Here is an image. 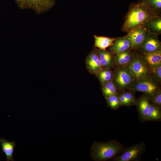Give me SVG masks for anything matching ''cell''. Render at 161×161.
<instances>
[{"label": "cell", "mask_w": 161, "mask_h": 161, "mask_svg": "<svg viewBox=\"0 0 161 161\" xmlns=\"http://www.w3.org/2000/svg\"><path fill=\"white\" fill-rule=\"evenodd\" d=\"M129 67L134 80L137 81L149 77L150 69L141 55H134Z\"/></svg>", "instance_id": "3"}, {"label": "cell", "mask_w": 161, "mask_h": 161, "mask_svg": "<svg viewBox=\"0 0 161 161\" xmlns=\"http://www.w3.org/2000/svg\"><path fill=\"white\" fill-rule=\"evenodd\" d=\"M95 49L103 68H110L112 67L115 61L114 54L110 50L98 49Z\"/></svg>", "instance_id": "13"}, {"label": "cell", "mask_w": 161, "mask_h": 161, "mask_svg": "<svg viewBox=\"0 0 161 161\" xmlns=\"http://www.w3.org/2000/svg\"><path fill=\"white\" fill-rule=\"evenodd\" d=\"M148 33L146 29L142 26L129 31L126 36L131 42L132 48H138L145 41Z\"/></svg>", "instance_id": "8"}, {"label": "cell", "mask_w": 161, "mask_h": 161, "mask_svg": "<svg viewBox=\"0 0 161 161\" xmlns=\"http://www.w3.org/2000/svg\"><path fill=\"white\" fill-rule=\"evenodd\" d=\"M122 94L125 98L128 105L135 103V100L134 95L131 93L123 92Z\"/></svg>", "instance_id": "25"}, {"label": "cell", "mask_w": 161, "mask_h": 161, "mask_svg": "<svg viewBox=\"0 0 161 161\" xmlns=\"http://www.w3.org/2000/svg\"><path fill=\"white\" fill-rule=\"evenodd\" d=\"M132 49V44L126 36L118 37L110 46V51L114 54H117Z\"/></svg>", "instance_id": "11"}, {"label": "cell", "mask_w": 161, "mask_h": 161, "mask_svg": "<svg viewBox=\"0 0 161 161\" xmlns=\"http://www.w3.org/2000/svg\"><path fill=\"white\" fill-rule=\"evenodd\" d=\"M109 106L111 109H117L121 105L117 95L105 98Z\"/></svg>", "instance_id": "23"}, {"label": "cell", "mask_w": 161, "mask_h": 161, "mask_svg": "<svg viewBox=\"0 0 161 161\" xmlns=\"http://www.w3.org/2000/svg\"><path fill=\"white\" fill-rule=\"evenodd\" d=\"M158 35L148 32L141 45L138 48L143 52H150L161 49V44Z\"/></svg>", "instance_id": "9"}, {"label": "cell", "mask_w": 161, "mask_h": 161, "mask_svg": "<svg viewBox=\"0 0 161 161\" xmlns=\"http://www.w3.org/2000/svg\"><path fill=\"white\" fill-rule=\"evenodd\" d=\"M0 145L2 149V153L4 152L6 157L7 161H14L13 155L15 147L16 146V143L13 141L9 142L4 138L0 139Z\"/></svg>", "instance_id": "15"}, {"label": "cell", "mask_w": 161, "mask_h": 161, "mask_svg": "<svg viewBox=\"0 0 161 161\" xmlns=\"http://www.w3.org/2000/svg\"><path fill=\"white\" fill-rule=\"evenodd\" d=\"M94 37L95 39V47L103 50H106L107 47H110L114 41L117 38H110L95 35H94Z\"/></svg>", "instance_id": "18"}, {"label": "cell", "mask_w": 161, "mask_h": 161, "mask_svg": "<svg viewBox=\"0 0 161 161\" xmlns=\"http://www.w3.org/2000/svg\"><path fill=\"white\" fill-rule=\"evenodd\" d=\"M146 148L144 142L137 144L127 148L120 154L114 158L113 161H137L140 160Z\"/></svg>", "instance_id": "4"}, {"label": "cell", "mask_w": 161, "mask_h": 161, "mask_svg": "<svg viewBox=\"0 0 161 161\" xmlns=\"http://www.w3.org/2000/svg\"><path fill=\"white\" fill-rule=\"evenodd\" d=\"M141 0H140V1Z\"/></svg>", "instance_id": "28"}, {"label": "cell", "mask_w": 161, "mask_h": 161, "mask_svg": "<svg viewBox=\"0 0 161 161\" xmlns=\"http://www.w3.org/2000/svg\"><path fill=\"white\" fill-rule=\"evenodd\" d=\"M102 84V90L105 98L117 95L116 87L113 81H111Z\"/></svg>", "instance_id": "20"}, {"label": "cell", "mask_w": 161, "mask_h": 161, "mask_svg": "<svg viewBox=\"0 0 161 161\" xmlns=\"http://www.w3.org/2000/svg\"><path fill=\"white\" fill-rule=\"evenodd\" d=\"M137 103L139 116L143 121L148 113L151 103L147 96H142Z\"/></svg>", "instance_id": "17"}, {"label": "cell", "mask_w": 161, "mask_h": 161, "mask_svg": "<svg viewBox=\"0 0 161 161\" xmlns=\"http://www.w3.org/2000/svg\"><path fill=\"white\" fill-rule=\"evenodd\" d=\"M152 103L156 106L159 108L161 106V93L159 90L153 97L149 99Z\"/></svg>", "instance_id": "24"}, {"label": "cell", "mask_w": 161, "mask_h": 161, "mask_svg": "<svg viewBox=\"0 0 161 161\" xmlns=\"http://www.w3.org/2000/svg\"><path fill=\"white\" fill-rule=\"evenodd\" d=\"M114 73L110 68H103L97 74L100 82L102 83L112 81L113 79Z\"/></svg>", "instance_id": "21"}, {"label": "cell", "mask_w": 161, "mask_h": 161, "mask_svg": "<svg viewBox=\"0 0 161 161\" xmlns=\"http://www.w3.org/2000/svg\"><path fill=\"white\" fill-rule=\"evenodd\" d=\"M150 68L157 67L161 65V50L143 52L141 55Z\"/></svg>", "instance_id": "12"}, {"label": "cell", "mask_w": 161, "mask_h": 161, "mask_svg": "<svg viewBox=\"0 0 161 161\" xmlns=\"http://www.w3.org/2000/svg\"><path fill=\"white\" fill-rule=\"evenodd\" d=\"M125 148L121 143L115 140L106 142H94L91 148L90 156L95 161L112 160Z\"/></svg>", "instance_id": "2"}, {"label": "cell", "mask_w": 161, "mask_h": 161, "mask_svg": "<svg viewBox=\"0 0 161 161\" xmlns=\"http://www.w3.org/2000/svg\"><path fill=\"white\" fill-rule=\"evenodd\" d=\"M151 71L156 77L161 80V65L155 67L150 68Z\"/></svg>", "instance_id": "26"}, {"label": "cell", "mask_w": 161, "mask_h": 161, "mask_svg": "<svg viewBox=\"0 0 161 161\" xmlns=\"http://www.w3.org/2000/svg\"><path fill=\"white\" fill-rule=\"evenodd\" d=\"M113 82L116 87L120 89L129 87L134 80L129 66L121 67L114 74Z\"/></svg>", "instance_id": "6"}, {"label": "cell", "mask_w": 161, "mask_h": 161, "mask_svg": "<svg viewBox=\"0 0 161 161\" xmlns=\"http://www.w3.org/2000/svg\"><path fill=\"white\" fill-rule=\"evenodd\" d=\"M160 109L155 105L151 103L148 113L143 121H146L160 120L161 111Z\"/></svg>", "instance_id": "19"}, {"label": "cell", "mask_w": 161, "mask_h": 161, "mask_svg": "<svg viewBox=\"0 0 161 161\" xmlns=\"http://www.w3.org/2000/svg\"><path fill=\"white\" fill-rule=\"evenodd\" d=\"M143 26L150 32L158 35L161 33V17L160 16L153 17L149 19Z\"/></svg>", "instance_id": "14"}, {"label": "cell", "mask_w": 161, "mask_h": 161, "mask_svg": "<svg viewBox=\"0 0 161 161\" xmlns=\"http://www.w3.org/2000/svg\"><path fill=\"white\" fill-rule=\"evenodd\" d=\"M86 64L88 71L96 76L103 68L95 49L89 54L86 58Z\"/></svg>", "instance_id": "10"}, {"label": "cell", "mask_w": 161, "mask_h": 161, "mask_svg": "<svg viewBox=\"0 0 161 161\" xmlns=\"http://www.w3.org/2000/svg\"><path fill=\"white\" fill-rule=\"evenodd\" d=\"M118 96L121 105L124 106H129L125 98L122 94Z\"/></svg>", "instance_id": "27"}, {"label": "cell", "mask_w": 161, "mask_h": 161, "mask_svg": "<svg viewBox=\"0 0 161 161\" xmlns=\"http://www.w3.org/2000/svg\"><path fill=\"white\" fill-rule=\"evenodd\" d=\"M133 88V91L145 93L149 99L159 91L157 84L149 77L137 81Z\"/></svg>", "instance_id": "7"}, {"label": "cell", "mask_w": 161, "mask_h": 161, "mask_svg": "<svg viewBox=\"0 0 161 161\" xmlns=\"http://www.w3.org/2000/svg\"><path fill=\"white\" fill-rule=\"evenodd\" d=\"M131 49H128L116 54L114 62L117 65L122 67L127 66L130 64L134 56Z\"/></svg>", "instance_id": "16"}, {"label": "cell", "mask_w": 161, "mask_h": 161, "mask_svg": "<svg viewBox=\"0 0 161 161\" xmlns=\"http://www.w3.org/2000/svg\"><path fill=\"white\" fill-rule=\"evenodd\" d=\"M20 8H31L38 14L47 11L55 4V0H15Z\"/></svg>", "instance_id": "5"}, {"label": "cell", "mask_w": 161, "mask_h": 161, "mask_svg": "<svg viewBox=\"0 0 161 161\" xmlns=\"http://www.w3.org/2000/svg\"><path fill=\"white\" fill-rule=\"evenodd\" d=\"M159 16L160 14L143 2L131 3L126 16L122 30L128 32L137 27L143 26L151 18Z\"/></svg>", "instance_id": "1"}, {"label": "cell", "mask_w": 161, "mask_h": 161, "mask_svg": "<svg viewBox=\"0 0 161 161\" xmlns=\"http://www.w3.org/2000/svg\"><path fill=\"white\" fill-rule=\"evenodd\" d=\"M150 8L160 14L161 10V0H141Z\"/></svg>", "instance_id": "22"}]
</instances>
